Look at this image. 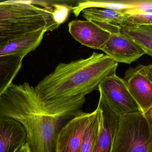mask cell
<instances>
[{"label":"cell","instance_id":"6da1fadb","mask_svg":"<svg viewBox=\"0 0 152 152\" xmlns=\"http://www.w3.org/2000/svg\"><path fill=\"white\" fill-rule=\"evenodd\" d=\"M86 102L84 95L45 101L27 82L12 84L0 97V117L22 125L30 152H56L60 131L82 112Z\"/></svg>","mask_w":152,"mask_h":152},{"label":"cell","instance_id":"7a4b0ae2","mask_svg":"<svg viewBox=\"0 0 152 152\" xmlns=\"http://www.w3.org/2000/svg\"><path fill=\"white\" fill-rule=\"evenodd\" d=\"M118 62L104 54L94 52L88 58L57 65L35 87L45 101L89 94L103 79L116 73Z\"/></svg>","mask_w":152,"mask_h":152},{"label":"cell","instance_id":"3957f363","mask_svg":"<svg viewBox=\"0 0 152 152\" xmlns=\"http://www.w3.org/2000/svg\"><path fill=\"white\" fill-rule=\"evenodd\" d=\"M58 8H41L30 1H0V51L12 42L42 30L57 29Z\"/></svg>","mask_w":152,"mask_h":152},{"label":"cell","instance_id":"277c9868","mask_svg":"<svg viewBox=\"0 0 152 152\" xmlns=\"http://www.w3.org/2000/svg\"><path fill=\"white\" fill-rule=\"evenodd\" d=\"M152 134L143 112L121 116L111 152H149Z\"/></svg>","mask_w":152,"mask_h":152},{"label":"cell","instance_id":"5b68a950","mask_svg":"<svg viewBox=\"0 0 152 152\" xmlns=\"http://www.w3.org/2000/svg\"><path fill=\"white\" fill-rule=\"evenodd\" d=\"M97 89L100 98L119 116L142 112L141 108L128 90L124 80L118 76L116 73L104 78Z\"/></svg>","mask_w":152,"mask_h":152},{"label":"cell","instance_id":"8992f818","mask_svg":"<svg viewBox=\"0 0 152 152\" xmlns=\"http://www.w3.org/2000/svg\"><path fill=\"white\" fill-rule=\"evenodd\" d=\"M96 113V110L83 112L62 128L57 137L56 152H80L86 131Z\"/></svg>","mask_w":152,"mask_h":152},{"label":"cell","instance_id":"52a82bcc","mask_svg":"<svg viewBox=\"0 0 152 152\" xmlns=\"http://www.w3.org/2000/svg\"><path fill=\"white\" fill-rule=\"evenodd\" d=\"M124 82L134 100L143 112L152 106V83L146 76L144 65L129 69Z\"/></svg>","mask_w":152,"mask_h":152},{"label":"cell","instance_id":"ba28073f","mask_svg":"<svg viewBox=\"0 0 152 152\" xmlns=\"http://www.w3.org/2000/svg\"><path fill=\"white\" fill-rule=\"evenodd\" d=\"M97 107L101 114L98 136L93 152H111L121 116L100 97Z\"/></svg>","mask_w":152,"mask_h":152},{"label":"cell","instance_id":"9c48e42d","mask_svg":"<svg viewBox=\"0 0 152 152\" xmlns=\"http://www.w3.org/2000/svg\"><path fill=\"white\" fill-rule=\"evenodd\" d=\"M101 51L116 62L130 64L145 54L142 49L121 33L111 34Z\"/></svg>","mask_w":152,"mask_h":152},{"label":"cell","instance_id":"30bf717a","mask_svg":"<svg viewBox=\"0 0 152 152\" xmlns=\"http://www.w3.org/2000/svg\"><path fill=\"white\" fill-rule=\"evenodd\" d=\"M68 27L69 33L76 41L96 50H101L110 36V33L89 21H72Z\"/></svg>","mask_w":152,"mask_h":152},{"label":"cell","instance_id":"8fae6325","mask_svg":"<svg viewBox=\"0 0 152 152\" xmlns=\"http://www.w3.org/2000/svg\"><path fill=\"white\" fill-rule=\"evenodd\" d=\"M26 142V131L20 122L0 117V152H17Z\"/></svg>","mask_w":152,"mask_h":152},{"label":"cell","instance_id":"7c38bea8","mask_svg":"<svg viewBox=\"0 0 152 152\" xmlns=\"http://www.w3.org/2000/svg\"><path fill=\"white\" fill-rule=\"evenodd\" d=\"M86 20L92 21L110 34L119 33L120 26L124 25L126 14L122 12L91 7L83 10Z\"/></svg>","mask_w":152,"mask_h":152},{"label":"cell","instance_id":"4fadbf2b","mask_svg":"<svg viewBox=\"0 0 152 152\" xmlns=\"http://www.w3.org/2000/svg\"><path fill=\"white\" fill-rule=\"evenodd\" d=\"M24 58L19 54L0 56V97L12 84L21 69Z\"/></svg>","mask_w":152,"mask_h":152},{"label":"cell","instance_id":"5bb4252c","mask_svg":"<svg viewBox=\"0 0 152 152\" xmlns=\"http://www.w3.org/2000/svg\"><path fill=\"white\" fill-rule=\"evenodd\" d=\"M120 32L152 57V25L120 26Z\"/></svg>","mask_w":152,"mask_h":152},{"label":"cell","instance_id":"9a60e30c","mask_svg":"<svg viewBox=\"0 0 152 152\" xmlns=\"http://www.w3.org/2000/svg\"><path fill=\"white\" fill-rule=\"evenodd\" d=\"M46 32V30H42L21 40L10 43L0 51V56L19 54L25 57L40 45Z\"/></svg>","mask_w":152,"mask_h":152},{"label":"cell","instance_id":"2e32d148","mask_svg":"<svg viewBox=\"0 0 152 152\" xmlns=\"http://www.w3.org/2000/svg\"><path fill=\"white\" fill-rule=\"evenodd\" d=\"M96 110V113L86 131L80 152H93L98 136L101 114V111L98 107Z\"/></svg>","mask_w":152,"mask_h":152},{"label":"cell","instance_id":"e0dca14e","mask_svg":"<svg viewBox=\"0 0 152 152\" xmlns=\"http://www.w3.org/2000/svg\"><path fill=\"white\" fill-rule=\"evenodd\" d=\"M126 14L124 25L128 26L152 25V12Z\"/></svg>","mask_w":152,"mask_h":152},{"label":"cell","instance_id":"ac0fdd59","mask_svg":"<svg viewBox=\"0 0 152 152\" xmlns=\"http://www.w3.org/2000/svg\"><path fill=\"white\" fill-rule=\"evenodd\" d=\"M129 3L133 7L125 12L131 14L142 12H152V0H130Z\"/></svg>","mask_w":152,"mask_h":152},{"label":"cell","instance_id":"d6986e66","mask_svg":"<svg viewBox=\"0 0 152 152\" xmlns=\"http://www.w3.org/2000/svg\"><path fill=\"white\" fill-rule=\"evenodd\" d=\"M144 116L148 122L152 134V106L143 112Z\"/></svg>","mask_w":152,"mask_h":152},{"label":"cell","instance_id":"ffe728a7","mask_svg":"<svg viewBox=\"0 0 152 152\" xmlns=\"http://www.w3.org/2000/svg\"><path fill=\"white\" fill-rule=\"evenodd\" d=\"M144 69L146 76L149 78V79L151 80L152 83V64H150L147 66L144 65Z\"/></svg>","mask_w":152,"mask_h":152},{"label":"cell","instance_id":"44dd1931","mask_svg":"<svg viewBox=\"0 0 152 152\" xmlns=\"http://www.w3.org/2000/svg\"><path fill=\"white\" fill-rule=\"evenodd\" d=\"M17 152H30L26 143L22 147H20Z\"/></svg>","mask_w":152,"mask_h":152},{"label":"cell","instance_id":"7402d4cb","mask_svg":"<svg viewBox=\"0 0 152 152\" xmlns=\"http://www.w3.org/2000/svg\"><path fill=\"white\" fill-rule=\"evenodd\" d=\"M149 152H152V141L150 145V147H149Z\"/></svg>","mask_w":152,"mask_h":152},{"label":"cell","instance_id":"603a6c76","mask_svg":"<svg viewBox=\"0 0 152 152\" xmlns=\"http://www.w3.org/2000/svg\"><path fill=\"white\" fill-rule=\"evenodd\" d=\"M56 5H56V6H57V7H58V10H59V6H58V5H57V4H56ZM55 8H56V7H55ZM58 18H59L58 16ZM59 20H60V19H59Z\"/></svg>","mask_w":152,"mask_h":152},{"label":"cell","instance_id":"cb8c5ba5","mask_svg":"<svg viewBox=\"0 0 152 152\" xmlns=\"http://www.w3.org/2000/svg\"><path fill=\"white\" fill-rule=\"evenodd\" d=\"M57 5H58V6H59H59L58 4H57ZM58 11H59V10H58ZM58 17H59V16H58ZM59 19H60V18H59ZM60 21H61V20H60Z\"/></svg>","mask_w":152,"mask_h":152}]
</instances>
